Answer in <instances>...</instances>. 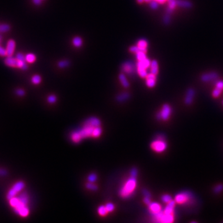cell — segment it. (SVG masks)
I'll return each mask as SVG.
<instances>
[{
  "label": "cell",
  "instance_id": "obj_53",
  "mask_svg": "<svg viewBox=\"0 0 223 223\" xmlns=\"http://www.w3.org/2000/svg\"><path fill=\"white\" fill-rule=\"evenodd\" d=\"M137 2L140 4H142L144 2V0H137Z\"/></svg>",
  "mask_w": 223,
  "mask_h": 223
},
{
  "label": "cell",
  "instance_id": "obj_16",
  "mask_svg": "<svg viewBox=\"0 0 223 223\" xmlns=\"http://www.w3.org/2000/svg\"><path fill=\"white\" fill-rule=\"evenodd\" d=\"M84 123H87L88 125H90L93 126H101V121L99 118L96 117H91L85 122Z\"/></svg>",
  "mask_w": 223,
  "mask_h": 223
},
{
  "label": "cell",
  "instance_id": "obj_23",
  "mask_svg": "<svg viewBox=\"0 0 223 223\" xmlns=\"http://www.w3.org/2000/svg\"><path fill=\"white\" fill-rule=\"evenodd\" d=\"M83 43V40L80 37H75L73 39V44L76 48H79V47H81Z\"/></svg>",
  "mask_w": 223,
  "mask_h": 223
},
{
  "label": "cell",
  "instance_id": "obj_51",
  "mask_svg": "<svg viewBox=\"0 0 223 223\" xmlns=\"http://www.w3.org/2000/svg\"><path fill=\"white\" fill-rule=\"evenodd\" d=\"M32 1L34 2V3L36 4V5H39L42 3V0H32Z\"/></svg>",
  "mask_w": 223,
  "mask_h": 223
},
{
  "label": "cell",
  "instance_id": "obj_52",
  "mask_svg": "<svg viewBox=\"0 0 223 223\" xmlns=\"http://www.w3.org/2000/svg\"><path fill=\"white\" fill-rule=\"evenodd\" d=\"M155 1H158V3H160V4H163V3H164L166 1H168V0H155Z\"/></svg>",
  "mask_w": 223,
  "mask_h": 223
},
{
  "label": "cell",
  "instance_id": "obj_13",
  "mask_svg": "<svg viewBox=\"0 0 223 223\" xmlns=\"http://www.w3.org/2000/svg\"><path fill=\"white\" fill-rule=\"evenodd\" d=\"M218 78L217 73L215 72H210L203 74L201 76V80L203 82H208L215 80Z\"/></svg>",
  "mask_w": 223,
  "mask_h": 223
},
{
  "label": "cell",
  "instance_id": "obj_17",
  "mask_svg": "<svg viewBox=\"0 0 223 223\" xmlns=\"http://www.w3.org/2000/svg\"><path fill=\"white\" fill-rule=\"evenodd\" d=\"M123 69L125 73L129 74H133L134 73V66L130 62H128L123 65Z\"/></svg>",
  "mask_w": 223,
  "mask_h": 223
},
{
  "label": "cell",
  "instance_id": "obj_30",
  "mask_svg": "<svg viewBox=\"0 0 223 223\" xmlns=\"http://www.w3.org/2000/svg\"><path fill=\"white\" fill-rule=\"evenodd\" d=\"M161 200H162V201L164 203L167 204L168 203H169L170 201H171L172 200V198L171 196L169 195L165 194L162 196V197H161Z\"/></svg>",
  "mask_w": 223,
  "mask_h": 223
},
{
  "label": "cell",
  "instance_id": "obj_34",
  "mask_svg": "<svg viewBox=\"0 0 223 223\" xmlns=\"http://www.w3.org/2000/svg\"><path fill=\"white\" fill-rule=\"evenodd\" d=\"M10 30V26L8 24H0V32H6Z\"/></svg>",
  "mask_w": 223,
  "mask_h": 223
},
{
  "label": "cell",
  "instance_id": "obj_22",
  "mask_svg": "<svg viewBox=\"0 0 223 223\" xmlns=\"http://www.w3.org/2000/svg\"><path fill=\"white\" fill-rule=\"evenodd\" d=\"M151 61L150 60L148 59V58H145L143 60H141V61H138V62L137 65H138L141 66H142V67H143L145 69H148L150 65H151Z\"/></svg>",
  "mask_w": 223,
  "mask_h": 223
},
{
  "label": "cell",
  "instance_id": "obj_33",
  "mask_svg": "<svg viewBox=\"0 0 223 223\" xmlns=\"http://www.w3.org/2000/svg\"><path fill=\"white\" fill-rule=\"evenodd\" d=\"M86 187L88 189L90 190H92V191H96L97 190V186L95 184L91 183V182L88 183L86 185Z\"/></svg>",
  "mask_w": 223,
  "mask_h": 223
},
{
  "label": "cell",
  "instance_id": "obj_18",
  "mask_svg": "<svg viewBox=\"0 0 223 223\" xmlns=\"http://www.w3.org/2000/svg\"><path fill=\"white\" fill-rule=\"evenodd\" d=\"M177 5L181 8H190L192 7V4L191 2L186 0H176Z\"/></svg>",
  "mask_w": 223,
  "mask_h": 223
},
{
  "label": "cell",
  "instance_id": "obj_21",
  "mask_svg": "<svg viewBox=\"0 0 223 223\" xmlns=\"http://www.w3.org/2000/svg\"><path fill=\"white\" fill-rule=\"evenodd\" d=\"M137 70H138V73L140 76L142 78H144L147 76L148 75V73H147V70L146 69L144 68L142 66L137 65Z\"/></svg>",
  "mask_w": 223,
  "mask_h": 223
},
{
  "label": "cell",
  "instance_id": "obj_42",
  "mask_svg": "<svg viewBox=\"0 0 223 223\" xmlns=\"http://www.w3.org/2000/svg\"><path fill=\"white\" fill-rule=\"evenodd\" d=\"M17 60H21V61H26V57L22 53H19L16 55V57Z\"/></svg>",
  "mask_w": 223,
  "mask_h": 223
},
{
  "label": "cell",
  "instance_id": "obj_12",
  "mask_svg": "<svg viewBox=\"0 0 223 223\" xmlns=\"http://www.w3.org/2000/svg\"><path fill=\"white\" fill-rule=\"evenodd\" d=\"M146 78V86L150 88H154L156 83V75L151 73L148 74V75H147V76Z\"/></svg>",
  "mask_w": 223,
  "mask_h": 223
},
{
  "label": "cell",
  "instance_id": "obj_27",
  "mask_svg": "<svg viewBox=\"0 0 223 223\" xmlns=\"http://www.w3.org/2000/svg\"><path fill=\"white\" fill-rule=\"evenodd\" d=\"M129 51L130 52H132V53H138V52H139V51H143V52H145L146 53H147V51L140 48V47H138V46H131V47H130V48H129Z\"/></svg>",
  "mask_w": 223,
  "mask_h": 223
},
{
  "label": "cell",
  "instance_id": "obj_6",
  "mask_svg": "<svg viewBox=\"0 0 223 223\" xmlns=\"http://www.w3.org/2000/svg\"><path fill=\"white\" fill-rule=\"evenodd\" d=\"M26 187L25 183L22 181H19L13 185L11 188L8 192L6 195V198L9 200L11 198L16 197L18 193L22 191V190Z\"/></svg>",
  "mask_w": 223,
  "mask_h": 223
},
{
  "label": "cell",
  "instance_id": "obj_50",
  "mask_svg": "<svg viewBox=\"0 0 223 223\" xmlns=\"http://www.w3.org/2000/svg\"><path fill=\"white\" fill-rule=\"evenodd\" d=\"M143 194L144 197H150L151 198V194L147 190H143Z\"/></svg>",
  "mask_w": 223,
  "mask_h": 223
},
{
  "label": "cell",
  "instance_id": "obj_45",
  "mask_svg": "<svg viewBox=\"0 0 223 223\" xmlns=\"http://www.w3.org/2000/svg\"><path fill=\"white\" fill-rule=\"evenodd\" d=\"M216 88L223 90V81H220L216 84Z\"/></svg>",
  "mask_w": 223,
  "mask_h": 223
},
{
  "label": "cell",
  "instance_id": "obj_10",
  "mask_svg": "<svg viewBox=\"0 0 223 223\" xmlns=\"http://www.w3.org/2000/svg\"><path fill=\"white\" fill-rule=\"evenodd\" d=\"M148 208H149V211L150 213H151L153 216L157 215L158 213L163 211L161 205L158 203H156V202H153V203L151 202L148 205Z\"/></svg>",
  "mask_w": 223,
  "mask_h": 223
},
{
  "label": "cell",
  "instance_id": "obj_41",
  "mask_svg": "<svg viewBox=\"0 0 223 223\" xmlns=\"http://www.w3.org/2000/svg\"><path fill=\"white\" fill-rule=\"evenodd\" d=\"M25 91L22 89H17L16 91V94L18 96H24L25 95Z\"/></svg>",
  "mask_w": 223,
  "mask_h": 223
},
{
  "label": "cell",
  "instance_id": "obj_29",
  "mask_svg": "<svg viewBox=\"0 0 223 223\" xmlns=\"http://www.w3.org/2000/svg\"><path fill=\"white\" fill-rule=\"evenodd\" d=\"M146 53H145V52H143V51H139L138 52V53H136V58L137 60L138 61H141V60H143L144 59L146 58Z\"/></svg>",
  "mask_w": 223,
  "mask_h": 223
},
{
  "label": "cell",
  "instance_id": "obj_40",
  "mask_svg": "<svg viewBox=\"0 0 223 223\" xmlns=\"http://www.w3.org/2000/svg\"><path fill=\"white\" fill-rule=\"evenodd\" d=\"M47 101L50 104H54L56 101V97L55 95H50L47 98Z\"/></svg>",
  "mask_w": 223,
  "mask_h": 223
},
{
  "label": "cell",
  "instance_id": "obj_14",
  "mask_svg": "<svg viewBox=\"0 0 223 223\" xmlns=\"http://www.w3.org/2000/svg\"><path fill=\"white\" fill-rule=\"evenodd\" d=\"M175 201L174 200H172L167 204V206L165 207L163 210V213L165 215L174 214V208L175 206Z\"/></svg>",
  "mask_w": 223,
  "mask_h": 223
},
{
  "label": "cell",
  "instance_id": "obj_44",
  "mask_svg": "<svg viewBox=\"0 0 223 223\" xmlns=\"http://www.w3.org/2000/svg\"><path fill=\"white\" fill-rule=\"evenodd\" d=\"M8 174V170L4 169H1L0 168V176L3 177V176H6Z\"/></svg>",
  "mask_w": 223,
  "mask_h": 223
},
{
  "label": "cell",
  "instance_id": "obj_11",
  "mask_svg": "<svg viewBox=\"0 0 223 223\" xmlns=\"http://www.w3.org/2000/svg\"><path fill=\"white\" fill-rule=\"evenodd\" d=\"M195 90L192 88H190L187 90V91L186 92L185 95V104L187 106L190 105L192 103L193 101L194 97H195Z\"/></svg>",
  "mask_w": 223,
  "mask_h": 223
},
{
  "label": "cell",
  "instance_id": "obj_47",
  "mask_svg": "<svg viewBox=\"0 0 223 223\" xmlns=\"http://www.w3.org/2000/svg\"><path fill=\"white\" fill-rule=\"evenodd\" d=\"M138 174V170L136 169L133 168L131 170V177H136Z\"/></svg>",
  "mask_w": 223,
  "mask_h": 223
},
{
  "label": "cell",
  "instance_id": "obj_3",
  "mask_svg": "<svg viewBox=\"0 0 223 223\" xmlns=\"http://www.w3.org/2000/svg\"><path fill=\"white\" fill-rule=\"evenodd\" d=\"M137 185L136 177H130L123 184L120 190V196L123 198H127L131 197L135 190Z\"/></svg>",
  "mask_w": 223,
  "mask_h": 223
},
{
  "label": "cell",
  "instance_id": "obj_26",
  "mask_svg": "<svg viewBox=\"0 0 223 223\" xmlns=\"http://www.w3.org/2000/svg\"><path fill=\"white\" fill-rule=\"evenodd\" d=\"M35 60H36V56L34 54L29 53L26 56V61L29 63H34L35 61Z\"/></svg>",
  "mask_w": 223,
  "mask_h": 223
},
{
  "label": "cell",
  "instance_id": "obj_1",
  "mask_svg": "<svg viewBox=\"0 0 223 223\" xmlns=\"http://www.w3.org/2000/svg\"><path fill=\"white\" fill-rule=\"evenodd\" d=\"M96 127L97 126H93L84 123L83 128L72 133L70 136L71 140L74 143H78L84 138L89 137L94 138V131Z\"/></svg>",
  "mask_w": 223,
  "mask_h": 223
},
{
  "label": "cell",
  "instance_id": "obj_19",
  "mask_svg": "<svg viewBox=\"0 0 223 223\" xmlns=\"http://www.w3.org/2000/svg\"><path fill=\"white\" fill-rule=\"evenodd\" d=\"M151 73L155 75L158 74V63L156 60L152 61L151 63Z\"/></svg>",
  "mask_w": 223,
  "mask_h": 223
},
{
  "label": "cell",
  "instance_id": "obj_2",
  "mask_svg": "<svg viewBox=\"0 0 223 223\" xmlns=\"http://www.w3.org/2000/svg\"><path fill=\"white\" fill-rule=\"evenodd\" d=\"M9 203L13 208L16 214L23 217H26L29 215V208L28 205H26L20 201L17 197H15L9 200Z\"/></svg>",
  "mask_w": 223,
  "mask_h": 223
},
{
  "label": "cell",
  "instance_id": "obj_55",
  "mask_svg": "<svg viewBox=\"0 0 223 223\" xmlns=\"http://www.w3.org/2000/svg\"><path fill=\"white\" fill-rule=\"evenodd\" d=\"M222 104H223V101H222Z\"/></svg>",
  "mask_w": 223,
  "mask_h": 223
},
{
  "label": "cell",
  "instance_id": "obj_48",
  "mask_svg": "<svg viewBox=\"0 0 223 223\" xmlns=\"http://www.w3.org/2000/svg\"><path fill=\"white\" fill-rule=\"evenodd\" d=\"M0 55L1 56H6V49H3V47L1 46H0Z\"/></svg>",
  "mask_w": 223,
  "mask_h": 223
},
{
  "label": "cell",
  "instance_id": "obj_5",
  "mask_svg": "<svg viewBox=\"0 0 223 223\" xmlns=\"http://www.w3.org/2000/svg\"><path fill=\"white\" fill-rule=\"evenodd\" d=\"M193 198V195L191 192L184 191L177 193L175 196L174 200L175 203L179 205H185L190 201Z\"/></svg>",
  "mask_w": 223,
  "mask_h": 223
},
{
  "label": "cell",
  "instance_id": "obj_25",
  "mask_svg": "<svg viewBox=\"0 0 223 223\" xmlns=\"http://www.w3.org/2000/svg\"><path fill=\"white\" fill-rule=\"evenodd\" d=\"M137 46L140 48L147 51V47H148V42L145 40H140L137 43Z\"/></svg>",
  "mask_w": 223,
  "mask_h": 223
},
{
  "label": "cell",
  "instance_id": "obj_38",
  "mask_svg": "<svg viewBox=\"0 0 223 223\" xmlns=\"http://www.w3.org/2000/svg\"><path fill=\"white\" fill-rule=\"evenodd\" d=\"M106 208L107 209V210L108 211V213L112 212L115 209V206L112 203H108L106 205Z\"/></svg>",
  "mask_w": 223,
  "mask_h": 223
},
{
  "label": "cell",
  "instance_id": "obj_15",
  "mask_svg": "<svg viewBox=\"0 0 223 223\" xmlns=\"http://www.w3.org/2000/svg\"><path fill=\"white\" fill-rule=\"evenodd\" d=\"M15 47H16V44L15 42L13 40H9L7 44V47H6V55L8 56H12L14 51H15Z\"/></svg>",
  "mask_w": 223,
  "mask_h": 223
},
{
  "label": "cell",
  "instance_id": "obj_35",
  "mask_svg": "<svg viewBox=\"0 0 223 223\" xmlns=\"http://www.w3.org/2000/svg\"><path fill=\"white\" fill-rule=\"evenodd\" d=\"M222 190H223V185L218 184L215 187L214 190H213V192H214L215 193L217 194L221 192Z\"/></svg>",
  "mask_w": 223,
  "mask_h": 223
},
{
  "label": "cell",
  "instance_id": "obj_31",
  "mask_svg": "<svg viewBox=\"0 0 223 223\" xmlns=\"http://www.w3.org/2000/svg\"><path fill=\"white\" fill-rule=\"evenodd\" d=\"M70 64V62L68 60H62V61H60V62H58V67L61 68H66L67 67V66H68Z\"/></svg>",
  "mask_w": 223,
  "mask_h": 223
},
{
  "label": "cell",
  "instance_id": "obj_24",
  "mask_svg": "<svg viewBox=\"0 0 223 223\" xmlns=\"http://www.w3.org/2000/svg\"><path fill=\"white\" fill-rule=\"evenodd\" d=\"M97 211H98V214L101 216H106L107 215V213H108L106 208V206H104V205H101L99 206L98 208Z\"/></svg>",
  "mask_w": 223,
  "mask_h": 223
},
{
  "label": "cell",
  "instance_id": "obj_36",
  "mask_svg": "<svg viewBox=\"0 0 223 223\" xmlns=\"http://www.w3.org/2000/svg\"><path fill=\"white\" fill-rule=\"evenodd\" d=\"M97 179V175L96 174H90L88 177V179L89 180V182H91V183H94L96 181V180Z\"/></svg>",
  "mask_w": 223,
  "mask_h": 223
},
{
  "label": "cell",
  "instance_id": "obj_43",
  "mask_svg": "<svg viewBox=\"0 0 223 223\" xmlns=\"http://www.w3.org/2000/svg\"><path fill=\"white\" fill-rule=\"evenodd\" d=\"M164 22L165 24H169L170 22V14L167 13L164 17Z\"/></svg>",
  "mask_w": 223,
  "mask_h": 223
},
{
  "label": "cell",
  "instance_id": "obj_8",
  "mask_svg": "<svg viewBox=\"0 0 223 223\" xmlns=\"http://www.w3.org/2000/svg\"><path fill=\"white\" fill-rule=\"evenodd\" d=\"M153 216L155 221L163 223H171L174 221L175 219L174 214L165 215L163 213V210Z\"/></svg>",
  "mask_w": 223,
  "mask_h": 223
},
{
  "label": "cell",
  "instance_id": "obj_49",
  "mask_svg": "<svg viewBox=\"0 0 223 223\" xmlns=\"http://www.w3.org/2000/svg\"><path fill=\"white\" fill-rule=\"evenodd\" d=\"M144 202L145 204H146V205H149V204L151 203V198L150 197H144Z\"/></svg>",
  "mask_w": 223,
  "mask_h": 223
},
{
  "label": "cell",
  "instance_id": "obj_37",
  "mask_svg": "<svg viewBox=\"0 0 223 223\" xmlns=\"http://www.w3.org/2000/svg\"><path fill=\"white\" fill-rule=\"evenodd\" d=\"M169 1V9H171L173 11V9L177 6L176 0H168Z\"/></svg>",
  "mask_w": 223,
  "mask_h": 223
},
{
  "label": "cell",
  "instance_id": "obj_39",
  "mask_svg": "<svg viewBox=\"0 0 223 223\" xmlns=\"http://www.w3.org/2000/svg\"><path fill=\"white\" fill-rule=\"evenodd\" d=\"M149 6L153 9H157L158 8V2L155 0H151L149 2Z\"/></svg>",
  "mask_w": 223,
  "mask_h": 223
},
{
  "label": "cell",
  "instance_id": "obj_32",
  "mask_svg": "<svg viewBox=\"0 0 223 223\" xmlns=\"http://www.w3.org/2000/svg\"><path fill=\"white\" fill-rule=\"evenodd\" d=\"M222 91V90H221V89H220L219 88H216L214 90H213V91L212 92L213 97H214L215 98L218 97L221 95Z\"/></svg>",
  "mask_w": 223,
  "mask_h": 223
},
{
  "label": "cell",
  "instance_id": "obj_54",
  "mask_svg": "<svg viewBox=\"0 0 223 223\" xmlns=\"http://www.w3.org/2000/svg\"><path fill=\"white\" fill-rule=\"evenodd\" d=\"M151 1V0H144V1H145L146 3H149Z\"/></svg>",
  "mask_w": 223,
  "mask_h": 223
},
{
  "label": "cell",
  "instance_id": "obj_7",
  "mask_svg": "<svg viewBox=\"0 0 223 223\" xmlns=\"http://www.w3.org/2000/svg\"><path fill=\"white\" fill-rule=\"evenodd\" d=\"M4 63L7 65L13 68H19L22 69H27V65L26 63V61H23L17 60L16 58H14L12 56H8L6 58Z\"/></svg>",
  "mask_w": 223,
  "mask_h": 223
},
{
  "label": "cell",
  "instance_id": "obj_28",
  "mask_svg": "<svg viewBox=\"0 0 223 223\" xmlns=\"http://www.w3.org/2000/svg\"><path fill=\"white\" fill-rule=\"evenodd\" d=\"M41 80H42V79H41L40 76L39 74H35L32 78L31 81L34 84L37 85V84H39L41 83Z\"/></svg>",
  "mask_w": 223,
  "mask_h": 223
},
{
  "label": "cell",
  "instance_id": "obj_4",
  "mask_svg": "<svg viewBox=\"0 0 223 223\" xmlns=\"http://www.w3.org/2000/svg\"><path fill=\"white\" fill-rule=\"evenodd\" d=\"M151 148L158 153H161L165 151L167 148V144L164 139V136H158L157 138L151 143Z\"/></svg>",
  "mask_w": 223,
  "mask_h": 223
},
{
  "label": "cell",
  "instance_id": "obj_46",
  "mask_svg": "<svg viewBox=\"0 0 223 223\" xmlns=\"http://www.w3.org/2000/svg\"><path fill=\"white\" fill-rule=\"evenodd\" d=\"M121 96H122V97L120 96L118 97L117 99H118V101H121V100L123 101L124 99H127L128 97H129V95H128V94H123L122 95H121Z\"/></svg>",
  "mask_w": 223,
  "mask_h": 223
},
{
  "label": "cell",
  "instance_id": "obj_20",
  "mask_svg": "<svg viewBox=\"0 0 223 223\" xmlns=\"http://www.w3.org/2000/svg\"><path fill=\"white\" fill-rule=\"evenodd\" d=\"M119 79H120V83H122V86L123 87L125 88H128L130 86V83L129 81H128V80H127L125 75L124 74L121 73L119 75Z\"/></svg>",
  "mask_w": 223,
  "mask_h": 223
},
{
  "label": "cell",
  "instance_id": "obj_56",
  "mask_svg": "<svg viewBox=\"0 0 223 223\" xmlns=\"http://www.w3.org/2000/svg\"><path fill=\"white\" fill-rule=\"evenodd\" d=\"M0 39H1V38H0Z\"/></svg>",
  "mask_w": 223,
  "mask_h": 223
},
{
  "label": "cell",
  "instance_id": "obj_9",
  "mask_svg": "<svg viewBox=\"0 0 223 223\" xmlns=\"http://www.w3.org/2000/svg\"><path fill=\"white\" fill-rule=\"evenodd\" d=\"M172 113V108L168 104H164L162 109H161L159 113L157 115V118L158 119H161L163 120H167L170 118Z\"/></svg>",
  "mask_w": 223,
  "mask_h": 223
}]
</instances>
